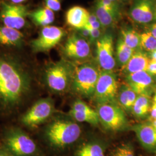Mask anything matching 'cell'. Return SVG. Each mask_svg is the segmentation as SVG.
<instances>
[{"mask_svg":"<svg viewBox=\"0 0 156 156\" xmlns=\"http://www.w3.org/2000/svg\"><path fill=\"white\" fill-rule=\"evenodd\" d=\"M31 78L27 70L14 58L0 56V106L12 108L27 95Z\"/></svg>","mask_w":156,"mask_h":156,"instance_id":"cell-1","label":"cell"},{"mask_svg":"<svg viewBox=\"0 0 156 156\" xmlns=\"http://www.w3.org/2000/svg\"><path fill=\"white\" fill-rule=\"evenodd\" d=\"M81 134V129L73 122L57 120L50 123L45 131V136L51 145L62 148L76 141Z\"/></svg>","mask_w":156,"mask_h":156,"instance_id":"cell-2","label":"cell"},{"mask_svg":"<svg viewBox=\"0 0 156 156\" xmlns=\"http://www.w3.org/2000/svg\"><path fill=\"white\" fill-rule=\"evenodd\" d=\"M100 71L97 66L89 62L73 66V89L85 97L93 96Z\"/></svg>","mask_w":156,"mask_h":156,"instance_id":"cell-3","label":"cell"},{"mask_svg":"<svg viewBox=\"0 0 156 156\" xmlns=\"http://www.w3.org/2000/svg\"><path fill=\"white\" fill-rule=\"evenodd\" d=\"M4 148L15 156H33L37 151L34 140L20 128L10 129L4 138Z\"/></svg>","mask_w":156,"mask_h":156,"instance_id":"cell-4","label":"cell"},{"mask_svg":"<svg viewBox=\"0 0 156 156\" xmlns=\"http://www.w3.org/2000/svg\"><path fill=\"white\" fill-rule=\"evenodd\" d=\"M73 66L64 60L52 64L45 71V80L50 89L62 93L67 89L72 81Z\"/></svg>","mask_w":156,"mask_h":156,"instance_id":"cell-5","label":"cell"},{"mask_svg":"<svg viewBox=\"0 0 156 156\" xmlns=\"http://www.w3.org/2000/svg\"><path fill=\"white\" fill-rule=\"evenodd\" d=\"M118 89L116 74L112 71L102 70L100 71L93 96L98 104L115 103Z\"/></svg>","mask_w":156,"mask_h":156,"instance_id":"cell-6","label":"cell"},{"mask_svg":"<svg viewBox=\"0 0 156 156\" xmlns=\"http://www.w3.org/2000/svg\"><path fill=\"white\" fill-rule=\"evenodd\" d=\"M97 113L100 122L105 128L111 131H119L127 124V119L123 110L115 103L98 104Z\"/></svg>","mask_w":156,"mask_h":156,"instance_id":"cell-7","label":"cell"},{"mask_svg":"<svg viewBox=\"0 0 156 156\" xmlns=\"http://www.w3.org/2000/svg\"><path fill=\"white\" fill-rule=\"evenodd\" d=\"M66 34L64 28L48 26L41 30L38 37L31 41L30 45L34 52H46L55 48Z\"/></svg>","mask_w":156,"mask_h":156,"instance_id":"cell-8","label":"cell"},{"mask_svg":"<svg viewBox=\"0 0 156 156\" xmlns=\"http://www.w3.org/2000/svg\"><path fill=\"white\" fill-rule=\"evenodd\" d=\"M29 13L27 6L2 2L1 5L0 20L4 26L19 30L26 26V17Z\"/></svg>","mask_w":156,"mask_h":156,"instance_id":"cell-9","label":"cell"},{"mask_svg":"<svg viewBox=\"0 0 156 156\" xmlns=\"http://www.w3.org/2000/svg\"><path fill=\"white\" fill-rule=\"evenodd\" d=\"M54 111L53 101L44 98L37 101L21 118V122L28 127H34L48 119Z\"/></svg>","mask_w":156,"mask_h":156,"instance_id":"cell-10","label":"cell"},{"mask_svg":"<svg viewBox=\"0 0 156 156\" xmlns=\"http://www.w3.org/2000/svg\"><path fill=\"white\" fill-rule=\"evenodd\" d=\"M97 61L103 71H112L116 66L114 55L113 36L110 32H106L96 42Z\"/></svg>","mask_w":156,"mask_h":156,"instance_id":"cell-11","label":"cell"},{"mask_svg":"<svg viewBox=\"0 0 156 156\" xmlns=\"http://www.w3.org/2000/svg\"><path fill=\"white\" fill-rule=\"evenodd\" d=\"M63 52L68 58L83 60L91 55L90 44L75 31L67 38L64 45Z\"/></svg>","mask_w":156,"mask_h":156,"instance_id":"cell-12","label":"cell"},{"mask_svg":"<svg viewBox=\"0 0 156 156\" xmlns=\"http://www.w3.org/2000/svg\"><path fill=\"white\" fill-rule=\"evenodd\" d=\"M156 5L154 0H134L129 8L128 15L134 22L148 24L154 19Z\"/></svg>","mask_w":156,"mask_h":156,"instance_id":"cell-13","label":"cell"},{"mask_svg":"<svg viewBox=\"0 0 156 156\" xmlns=\"http://www.w3.org/2000/svg\"><path fill=\"white\" fill-rule=\"evenodd\" d=\"M126 82L136 94L149 95L153 79L149 73L144 71L127 75Z\"/></svg>","mask_w":156,"mask_h":156,"instance_id":"cell-14","label":"cell"},{"mask_svg":"<svg viewBox=\"0 0 156 156\" xmlns=\"http://www.w3.org/2000/svg\"><path fill=\"white\" fill-rule=\"evenodd\" d=\"M133 130L142 146L149 151L156 150V128L151 124L143 123L134 126Z\"/></svg>","mask_w":156,"mask_h":156,"instance_id":"cell-15","label":"cell"},{"mask_svg":"<svg viewBox=\"0 0 156 156\" xmlns=\"http://www.w3.org/2000/svg\"><path fill=\"white\" fill-rule=\"evenodd\" d=\"M89 12L80 6L69 8L66 14L67 24L76 30L84 28L87 24Z\"/></svg>","mask_w":156,"mask_h":156,"instance_id":"cell-16","label":"cell"},{"mask_svg":"<svg viewBox=\"0 0 156 156\" xmlns=\"http://www.w3.org/2000/svg\"><path fill=\"white\" fill-rule=\"evenodd\" d=\"M24 37L19 30L0 25V44L8 47H21Z\"/></svg>","mask_w":156,"mask_h":156,"instance_id":"cell-17","label":"cell"},{"mask_svg":"<svg viewBox=\"0 0 156 156\" xmlns=\"http://www.w3.org/2000/svg\"><path fill=\"white\" fill-rule=\"evenodd\" d=\"M150 60L144 51L137 50L134 52L127 64L122 69L126 75L144 71H147Z\"/></svg>","mask_w":156,"mask_h":156,"instance_id":"cell-18","label":"cell"},{"mask_svg":"<svg viewBox=\"0 0 156 156\" xmlns=\"http://www.w3.org/2000/svg\"><path fill=\"white\" fill-rule=\"evenodd\" d=\"M93 12L104 29L111 28L115 26L122 17V16L108 10L97 1H95V3Z\"/></svg>","mask_w":156,"mask_h":156,"instance_id":"cell-19","label":"cell"},{"mask_svg":"<svg viewBox=\"0 0 156 156\" xmlns=\"http://www.w3.org/2000/svg\"><path fill=\"white\" fill-rule=\"evenodd\" d=\"M120 38L123 42L134 51L140 50V34L129 26L125 25L120 30Z\"/></svg>","mask_w":156,"mask_h":156,"instance_id":"cell-20","label":"cell"},{"mask_svg":"<svg viewBox=\"0 0 156 156\" xmlns=\"http://www.w3.org/2000/svg\"><path fill=\"white\" fill-rule=\"evenodd\" d=\"M28 17L35 25L44 27L51 24L55 18L54 12L46 7L41 8L29 13Z\"/></svg>","mask_w":156,"mask_h":156,"instance_id":"cell-21","label":"cell"},{"mask_svg":"<svg viewBox=\"0 0 156 156\" xmlns=\"http://www.w3.org/2000/svg\"><path fill=\"white\" fill-rule=\"evenodd\" d=\"M137 97L136 93L127 84L123 86L118 93L119 102L126 110L132 109Z\"/></svg>","mask_w":156,"mask_h":156,"instance_id":"cell-22","label":"cell"},{"mask_svg":"<svg viewBox=\"0 0 156 156\" xmlns=\"http://www.w3.org/2000/svg\"><path fill=\"white\" fill-rule=\"evenodd\" d=\"M116 50L117 63L120 67L123 68L130 60L135 51L126 45L120 37L117 39Z\"/></svg>","mask_w":156,"mask_h":156,"instance_id":"cell-23","label":"cell"},{"mask_svg":"<svg viewBox=\"0 0 156 156\" xmlns=\"http://www.w3.org/2000/svg\"><path fill=\"white\" fill-rule=\"evenodd\" d=\"M151 101L149 95H139L132 107L133 112L137 117H143L150 109Z\"/></svg>","mask_w":156,"mask_h":156,"instance_id":"cell-24","label":"cell"},{"mask_svg":"<svg viewBox=\"0 0 156 156\" xmlns=\"http://www.w3.org/2000/svg\"><path fill=\"white\" fill-rule=\"evenodd\" d=\"M76 156H105L100 145L91 143L84 145L76 152Z\"/></svg>","mask_w":156,"mask_h":156,"instance_id":"cell-25","label":"cell"},{"mask_svg":"<svg viewBox=\"0 0 156 156\" xmlns=\"http://www.w3.org/2000/svg\"><path fill=\"white\" fill-rule=\"evenodd\" d=\"M69 115L73 119L79 122H86L93 125H96L100 122V119L97 113L91 114L80 112L69 111Z\"/></svg>","mask_w":156,"mask_h":156,"instance_id":"cell-26","label":"cell"},{"mask_svg":"<svg viewBox=\"0 0 156 156\" xmlns=\"http://www.w3.org/2000/svg\"><path fill=\"white\" fill-rule=\"evenodd\" d=\"M140 48L150 53L156 49V39L149 31L140 34Z\"/></svg>","mask_w":156,"mask_h":156,"instance_id":"cell-27","label":"cell"},{"mask_svg":"<svg viewBox=\"0 0 156 156\" xmlns=\"http://www.w3.org/2000/svg\"><path fill=\"white\" fill-rule=\"evenodd\" d=\"M95 1L100 3L101 5L106 8L108 10L120 16H122V5L119 3L111 0H96Z\"/></svg>","mask_w":156,"mask_h":156,"instance_id":"cell-28","label":"cell"},{"mask_svg":"<svg viewBox=\"0 0 156 156\" xmlns=\"http://www.w3.org/2000/svg\"><path fill=\"white\" fill-rule=\"evenodd\" d=\"M71 111L80 112H84L87 113H91L94 114L97 113V112L94 111L92 109L90 106L86 104L85 102L82 101H76L73 102L71 108L70 109Z\"/></svg>","mask_w":156,"mask_h":156,"instance_id":"cell-29","label":"cell"},{"mask_svg":"<svg viewBox=\"0 0 156 156\" xmlns=\"http://www.w3.org/2000/svg\"><path fill=\"white\" fill-rule=\"evenodd\" d=\"M111 156H135L134 150L129 145H124L113 151Z\"/></svg>","mask_w":156,"mask_h":156,"instance_id":"cell-30","label":"cell"},{"mask_svg":"<svg viewBox=\"0 0 156 156\" xmlns=\"http://www.w3.org/2000/svg\"><path fill=\"white\" fill-rule=\"evenodd\" d=\"M87 28V27H86ZM90 31L89 43L90 44H93L95 43L96 41L100 38L101 37L104 33V30L101 29H93V28H87Z\"/></svg>","mask_w":156,"mask_h":156,"instance_id":"cell-31","label":"cell"},{"mask_svg":"<svg viewBox=\"0 0 156 156\" xmlns=\"http://www.w3.org/2000/svg\"><path fill=\"white\" fill-rule=\"evenodd\" d=\"M46 7L53 12L61 10L62 4L60 0H44Z\"/></svg>","mask_w":156,"mask_h":156,"instance_id":"cell-32","label":"cell"},{"mask_svg":"<svg viewBox=\"0 0 156 156\" xmlns=\"http://www.w3.org/2000/svg\"><path fill=\"white\" fill-rule=\"evenodd\" d=\"M76 32L83 38L87 40L88 42L89 41L90 33L89 30L88 28L84 27V28H81L79 30H76Z\"/></svg>","mask_w":156,"mask_h":156,"instance_id":"cell-33","label":"cell"},{"mask_svg":"<svg viewBox=\"0 0 156 156\" xmlns=\"http://www.w3.org/2000/svg\"><path fill=\"white\" fill-rule=\"evenodd\" d=\"M147 72L149 73L151 75H156V61L150 60L147 68Z\"/></svg>","mask_w":156,"mask_h":156,"instance_id":"cell-34","label":"cell"},{"mask_svg":"<svg viewBox=\"0 0 156 156\" xmlns=\"http://www.w3.org/2000/svg\"><path fill=\"white\" fill-rule=\"evenodd\" d=\"M151 121L156 120V102H154L151 108Z\"/></svg>","mask_w":156,"mask_h":156,"instance_id":"cell-35","label":"cell"},{"mask_svg":"<svg viewBox=\"0 0 156 156\" xmlns=\"http://www.w3.org/2000/svg\"><path fill=\"white\" fill-rule=\"evenodd\" d=\"M149 31L156 39V23L151 24L149 28Z\"/></svg>","mask_w":156,"mask_h":156,"instance_id":"cell-36","label":"cell"},{"mask_svg":"<svg viewBox=\"0 0 156 156\" xmlns=\"http://www.w3.org/2000/svg\"><path fill=\"white\" fill-rule=\"evenodd\" d=\"M0 156H15L4 148H0Z\"/></svg>","mask_w":156,"mask_h":156,"instance_id":"cell-37","label":"cell"},{"mask_svg":"<svg viewBox=\"0 0 156 156\" xmlns=\"http://www.w3.org/2000/svg\"><path fill=\"white\" fill-rule=\"evenodd\" d=\"M13 4H21L23 2H25L27 0H9Z\"/></svg>","mask_w":156,"mask_h":156,"instance_id":"cell-38","label":"cell"},{"mask_svg":"<svg viewBox=\"0 0 156 156\" xmlns=\"http://www.w3.org/2000/svg\"><path fill=\"white\" fill-rule=\"evenodd\" d=\"M150 58L151 60L156 61V49L150 53Z\"/></svg>","mask_w":156,"mask_h":156,"instance_id":"cell-39","label":"cell"},{"mask_svg":"<svg viewBox=\"0 0 156 156\" xmlns=\"http://www.w3.org/2000/svg\"><path fill=\"white\" fill-rule=\"evenodd\" d=\"M111 1L116 2L119 3V4H121V5H123V4H124L127 3L129 0H111Z\"/></svg>","mask_w":156,"mask_h":156,"instance_id":"cell-40","label":"cell"},{"mask_svg":"<svg viewBox=\"0 0 156 156\" xmlns=\"http://www.w3.org/2000/svg\"><path fill=\"white\" fill-rule=\"evenodd\" d=\"M151 124L153 127H154L156 128V120H154L151 121Z\"/></svg>","mask_w":156,"mask_h":156,"instance_id":"cell-41","label":"cell"},{"mask_svg":"<svg viewBox=\"0 0 156 156\" xmlns=\"http://www.w3.org/2000/svg\"><path fill=\"white\" fill-rule=\"evenodd\" d=\"M154 102H156V93L154 97Z\"/></svg>","mask_w":156,"mask_h":156,"instance_id":"cell-42","label":"cell"},{"mask_svg":"<svg viewBox=\"0 0 156 156\" xmlns=\"http://www.w3.org/2000/svg\"><path fill=\"white\" fill-rule=\"evenodd\" d=\"M154 20H156V13L154 14Z\"/></svg>","mask_w":156,"mask_h":156,"instance_id":"cell-43","label":"cell"},{"mask_svg":"<svg viewBox=\"0 0 156 156\" xmlns=\"http://www.w3.org/2000/svg\"><path fill=\"white\" fill-rule=\"evenodd\" d=\"M156 13V8H155V12H154V14Z\"/></svg>","mask_w":156,"mask_h":156,"instance_id":"cell-44","label":"cell"},{"mask_svg":"<svg viewBox=\"0 0 156 156\" xmlns=\"http://www.w3.org/2000/svg\"></svg>","mask_w":156,"mask_h":156,"instance_id":"cell-45","label":"cell"}]
</instances>
